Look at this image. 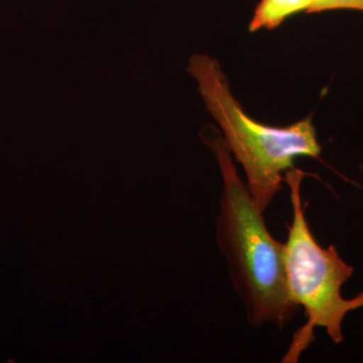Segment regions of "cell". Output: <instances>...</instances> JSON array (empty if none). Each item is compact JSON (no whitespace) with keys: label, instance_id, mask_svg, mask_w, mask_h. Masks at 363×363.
<instances>
[{"label":"cell","instance_id":"277c9868","mask_svg":"<svg viewBox=\"0 0 363 363\" xmlns=\"http://www.w3.org/2000/svg\"><path fill=\"white\" fill-rule=\"evenodd\" d=\"M319 0H262L250 23V32L274 30L289 18L301 11H310Z\"/></svg>","mask_w":363,"mask_h":363},{"label":"cell","instance_id":"5b68a950","mask_svg":"<svg viewBox=\"0 0 363 363\" xmlns=\"http://www.w3.org/2000/svg\"><path fill=\"white\" fill-rule=\"evenodd\" d=\"M338 9L363 11V0H319L309 13L338 11Z\"/></svg>","mask_w":363,"mask_h":363},{"label":"cell","instance_id":"7a4b0ae2","mask_svg":"<svg viewBox=\"0 0 363 363\" xmlns=\"http://www.w3.org/2000/svg\"><path fill=\"white\" fill-rule=\"evenodd\" d=\"M189 70L197 79L207 109L220 126L231 155L245 169L250 194L266 211L285 182L283 174L294 169L296 157H317L321 152L311 117L285 128L259 123L233 96L218 61L197 55Z\"/></svg>","mask_w":363,"mask_h":363},{"label":"cell","instance_id":"6da1fadb","mask_svg":"<svg viewBox=\"0 0 363 363\" xmlns=\"http://www.w3.org/2000/svg\"><path fill=\"white\" fill-rule=\"evenodd\" d=\"M220 168L223 189L216 221V240L226 259L234 290L255 328H284L298 309L286 286L284 243L267 230L264 212L240 178L220 133L203 135Z\"/></svg>","mask_w":363,"mask_h":363},{"label":"cell","instance_id":"3957f363","mask_svg":"<svg viewBox=\"0 0 363 363\" xmlns=\"http://www.w3.org/2000/svg\"><path fill=\"white\" fill-rule=\"evenodd\" d=\"M305 174L289 169L285 183L291 191L292 224L284 243V260L289 295L305 312L306 324L295 334L281 362H297L303 351L315 340L314 330L323 328L335 344L343 342L346 315L363 307V293L345 298L341 289L354 269L340 257L334 245L323 247L313 235L301 199V183Z\"/></svg>","mask_w":363,"mask_h":363}]
</instances>
